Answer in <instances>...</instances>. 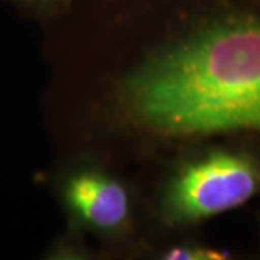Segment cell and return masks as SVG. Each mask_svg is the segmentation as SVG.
I'll return each instance as SVG.
<instances>
[{
    "label": "cell",
    "instance_id": "cell-1",
    "mask_svg": "<svg viewBox=\"0 0 260 260\" xmlns=\"http://www.w3.org/2000/svg\"><path fill=\"white\" fill-rule=\"evenodd\" d=\"M260 194V158L246 150H218L186 165L165 200L171 220L200 221L239 208Z\"/></svg>",
    "mask_w": 260,
    "mask_h": 260
},
{
    "label": "cell",
    "instance_id": "cell-2",
    "mask_svg": "<svg viewBox=\"0 0 260 260\" xmlns=\"http://www.w3.org/2000/svg\"><path fill=\"white\" fill-rule=\"evenodd\" d=\"M68 207L85 223L113 232L129 220V194L116 179L99 172H80L68 178L64 188Z\"/></svg>",
    "mask_w": 260,
    "mask_h": 260
},
{
    "label": "cell",
    "instance_id": "cell-3",
    "mask_svg": "<svg viewBox=\"0 0 260 260\" xmlns=\"http://www.w3.org/2000/svg\"><path fill=\"white\" fill-rule=\"evenodd\" d=\"M229 254L213 249H201V247H174L168 250L164 259L171 260H218L227 259Z\"/></svg>",
    "mask_w": 260,
    "mask_h": 260
},
{
    "label": "cell",
    "instance_id": "cell-4",
    "mask_svg": "<svg viewBox=\"0 0 260 260\" xmlns=\"http://www.w3.org/2000/svg\"><path fill=\"white\" fill-rule=\"evenodd\" d=\"M28 5H35V6H47V5H52L58 0H22Z\"/></svg>",
    "mask_w": 260,
    "mask_h": 260
}]
</instances>
